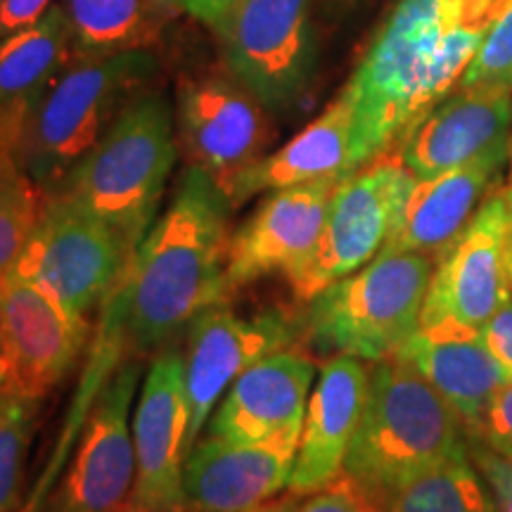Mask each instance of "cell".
Listing matches in <instances>:
<instances>
[{
    "label": "cell",
    "instance_id": "obj_1",
    "mask_svg": "<svg viewBox=\"0 0 512 512\" xmlns=\"http://www.w3.org/2000/svg\"><path fill=\"white\" fill-rule=\"evenodd\" d=\"M505 0H399L351 81L354 169L399 147L456 91Z\"/></svg>",
    "mask_w": 512,
    "mask_h": 512
},
{
    "label": "cell",
    "instance_id": "obj_2",
    "mask_svg": "<svg viewBox=\"0 0 512 512\" xmlns=\"http://www.w3.org/2000/svg\"><path fill=\"white\" fill-rule=\"evenodd\" d=\"M230 204L221 185L190 164L174 200L131 256L102 318L133 354L164 347L228 297Z\"/></svg>",
    "mask_w": 512,
    "mask_h": 512
},
{
    "label": "cell",
    "instance_id": "obj_3",
    "mask_svg": "<svg viewBox=\"0 0 512 512\" xmlns=\"http://www.w3.org/2000/svg\"><path fill=\"white\" fill-rule=\"evenodd\" d=\"M460 458H470V437L456 411L399 356L377 361L344 475L382 505L401 484Z\"/></svg>",
    "mask_w": 512,
    "mask_h": 512
},
{
    "label": "cell",
    "instance_id": "obj_4",
    "mask_svg": "<svg viewBox=\"0 0 512 512\" xmlns=\"http://www.w3.org/2000/svg\"><path fill=\"white\" fill-rule=\"evenodd\" d=\"M174 162L169 100L162 93L140 91L53 192H62L112 226L136 254L155 221Z\"/></svg>",
    "mask_w": 512,
    "mask_h": 512
},
{
    "label": "cell",
    "instance_id": "obj_5",
    "mask_svg": "<svg viewBox=\"0 0 512 512\" xmlns=\"http://www.w3.org/2000/svg\"><path fill=\"white\" fill-rule=\"evenodd\" d=\"M152 72L155 60L147 50L72 53L22 128L15 150L19 166L43 192L60 188Z\"/></svg>",
    "mask_w": 512,
    "mask_h": 512
},
{
    "label": "cell",
    "instance_id": "obj_6",
    "mask_svg": "<svg viewBox=\"0 0 512 512\" xmlns=\"http://www.w3.org/2000/svg\"><path fill=\"white\" fill-rule=\"evenodd\" d=\"M434 259L387 252L309 299L304 332L320 354L382 361L420 328Z\"/></svg>",
    "mask_w": 512,
    "mask_h": 512
},
{
    "label": "cell",
    "instance_id": "obj_7",
    "mask_svg": "<svg viewBox=\"0 0 512 512\" xmlns=\"http://www.w3.org/2000/svg\"><path fill=\"white\" fill-rule=\"evenodd\" d=\"M415 181L396 147L344 176L330 200L316 249L299 271L287 275L297 299L309 302L373 261L394 233Z\"/></svg>",
    "mask_w": 512,
    "mask_h": 512
},
{
    "label": "cell",
    "instance_id": "obj_8",
    "mask_svg": "<svg viewBox=\"0 0 512 512\" xmlns=\"http://www.w3.org/2000/svg\"><path fill=\"white\" fill-rule=\"evenodd\" d=\"M131 256L112 226L62 192H43L41 216L12 271L86 316L117 290Z\"/></svg>",
    "mask_w": 512,
    "mask_h": 512
},
{
    "label": "cell",
    "instance_id": "obj_9",
    "mask_svg": "<svg viewBox=\"0 0 512 512\" xmlns=\"http://www.w3.org/2000/svg\"><path fill=\"white\" fill-rule=\"evenodd\" d=\"M221 62L271 114L290 110L316 69L313 0H240L211 24Z\"/></svg>",
    "mask_w": 512,
    "mask_h": 512
},
{
    "label": "cell",
    "instance_id": "obj_10",
    "mask_svg": "<svg viewBox=\"0 0 512 512\" xmlns=\"http://www.w3.org/2000/svg\"><path fill=\"white\" fill-rule=\"evenodd\" d=\"M512 204L508 192L482 202L463 233L434 259V273L420 313V328L482 330L510 283Z\"/></svg>",
    "mask_w": 512,
    "mask_h": 512
},
{
    "label": "cell",
    "instance_id": "obj_11",
    "mask_svg": "<svg viewBox=\"0 0 512 512\" xmlns=\"http://www.w3.org/2000/svg\"><path fill=\"white\" fill-rule=\"evenodd\" d=\"M178 131L188 162L207 171L226 195L275 138L271 112L226 67L181 79Z\"/></svg>",
    "mask_w": 512,
    "mask_h": 512
},
{
    "label": "cell",
    "instance_id": "obj_12",
    "mask_svg": "<svg viewBox=\"0 0 512 512\" xmlns=\"http://www.w3.org/2000/svg\"><path fill=\"white\" fill-rule=\"evenodd\" d=\"M88 332L86 316L64 309L46 290L10 271L0 280V389L43 399L72 370Z\"/></svg>",
    "mask_w": 512,
    "mask_h": 512
},
{
    "label": "cell",
    "instance_id": "obj_13",
    "mask_svg": "<svg viewBox=\"0 0 512 512\" xmlns=\"http://www.w3.org/2000/svg\"><path fill=\"white\" fill-rule=\"evenodd\" d=\"M140 380L136 363H126L95 401L72 467L50 494L43 512H124L136 484V448L128 420Z\"/></svg>",
    "mask_w": 512,
    "mask_h": 512
},
{
    "label": "cell",
    "instance_id": "obj_14",
    "mask_svg": "<svg viewBox=\"0 0 512 512\" xmlns=\"http://www.w3.org/2000/svg\"><path fill=\"white\" fill-rule=\"evenodd\" d=\"M342 178L290 185L273 190L242 226L230 235L226 287L240 290L266 275L299 271L316 249L332 195Z\"/></svg>",
    "mask_w": 512,
    "mask_h": 512
},
{
    "label": "cell",
    "instance_id": "obj_15",
    "mask_svg": "<svg viewBox=\"0 0 512 512\" xmlns=\"http://www.w3.org/2000/svg\"><path fill=\"white\" fill-rule=\"evenodd\" d=\"M190 408L183 358L164 351L152 361L133 415L136 484L131 503L150 512H183Z\"/></svg>",
    "mask_w": 512,
    "mask_h": 512
},
{
    "label": "cell",
    "instance_id": "obj_16",
    "mask_svg": "<svg viewBox=\"0 0 512 512\" xmlns=\"http://www.w3.org/2000/svg\"><path fill=\"white\" fill-rule=\"evenodd\" d=\"M294 342V328L275 311L259 316H235L228 309L204 311L188 328V349L183 356L185 394H188L190 425L188 453L200 439L211 408L221 399L235 377Z\"/></svg>",
    "mask_w": 512,
    "mask_h": 512
},
{
    "label": "cell",
    "instance_id": "obj_17",
    "mask_svg": "<svg viewBox=\"0 0 512 512\" xmlns=\"http://www.w3.org/2000/svg\"><path fill=\"white\" fill-rule=\"evenodd\" d=\"M316 363L302 351H275L235 377L209 422L211 437L233 444L299 441Z\"/></svg>",
    "mask_w": 512,
    "mask_h": 512
},
{
    "label": "cell",
    "instance_id": "obj_18",
    "mask_svg": "<svg viewBox=\"0 0 512 512\" xmlns=\"http://www.w3.org/2000/svg\"><path fill=\"white\" fill-rule=\"evenodd\" d=\"M299 441L233 444L209 437L183 467V512H249L290 486Z\"/></svg>",
    "mask_w": 512,
    "mask_h": 512
},
{
    "label": "cell",
    "instance_id": "obj_19",
    "mask_svg": "<svg viewBox=\"0 0 512 512\" xmlns=\"http://www.w3.org/2000/svg\"><path fill=\"white\" fill-rule=\"evenodd\" d=\"M512 93L456 88L401 140L399 157L422 181L494 150H510Z\"/></svg>",
    "mask_w": 512,
    "mask_h": 512
},
{
    "label": "cell",
    "instance_id": "obj_20",
    "mask_svg": "<svg viewBox=\"0 0 512 512\" xmlns=\"http://www.w3.org/2000/svg\"><path fill=\"white\" fill-rule=\"evenodd\" d=\"M370 370L361 358L330 356L306 406L297 463L290 479L292 496H309L335 482L361 425L368 401Z\"/></svg>",
    "mask_w": 512,
    "mask_h": 512
},
{
    "label": "cell",
    "instance_id": "obj_21",
    "mask_svg": "<svg viewBox=\"0 0 512 512\" xmlns=\"http://www.w3.org/2000/svg\"><path fill=\"white\" fill-rule=\"evenodd\" d=\"M401 361L418 370L456 411L467 437L477 439L491 399L503 387L505 375L482 330L470 328H418L396 351Z\"/></svg>",
    "mask_w": 512,
    "mask_h": 512
},
{
    "label": "cell",
    "instance_id": "obj_22",
    "mask_svg": "<svg viewBox=\"0 0 512 512\" xmlns=\"http://www.w3.org/2000/svg\"><path fill=\"white\" fill-rule=\"evenodd\" d=\"M508 159L510 150H494L458 169L415 181L399 223L382 249L420 252L437 259L482 207L486 190Z\"/></svg>",
    "mask_w": 512,
    "mask_h": 512
},
{
    "label": "cell",
    "instance_id": "obj_23",
    "mask_svg": "<svg viewBox=\"0 0 512 512\" xmlns=\"http://www.w3.org/2000/svg\"><path fill=\"white\" fill-rule=\"evenodd\" d=\"M354 171V105L349 93L342 91L290 143L247 169L228 190V200L235 209L259 192L290 188L318 178H344Z\"/></svg>",
    "mask_w": 512,
    "mask_h": 512
},
{
    "label": "cell",
    "instance_id": "obj_24",
    "mask_svg": "<svg viewBox=\"0 0 512 512\" xmlns=\"http://www.w3.org/2000/svg\"><path fill=\"white\" fill-rule=\"evenodd\" d=\"M69 57L72 36L62 3L0 41V145L17 150L29 114Z\"/></svg>",
    "mask_w": 512,
    "mask_h": 512
},
{
    "label": "cell",
    "instance_id": "obj_25",
    "mask_svg": "<svg viewBox=\"0 0 512 512\" xmlns=\"http://www.w3.org/2000/svg\"><path fill=\"white\" fill-rule=\"evenodd\" d=\"M74 55L147 50L171 15L157 0H62Z\"/></svg>",
    "mask_w": 512,
    "mask_h": 512
},
{
    "label": "cell",
    "instance_id": "obj_26",
    "mask_svg": "<svg viewBox=\"0 0 512 512\" xmlns=\"http://www.w3.org/2000/svg\"><path fill=\"white\" fill-rule=\"evenodd\" d=\"M382 512H498V505L472 458H460L401 484Z\"/></svg>",
    "mask_w": 512,
    "mask_h": 512
},
{
    "label": "cell",
    "instance_id": "obj_27",
    "mask_svg": "<svg viewBox=\"0 0 512 512\" xmlns=\"http://www.w3.org/2000/svg\"><path fill=\"white\" fill-rule=\"evenodd\" d=\"M41 207L43 190L19 166L15 152L0 145V280L22 256Z\"/></svg>",
    "mask_w": 512,
    "mask_h": 512
},
{
    "label": "cell",
    "instance_id": "obj_28",
    "mask_svg": "<svg viewBox=\"0 0 512 512\" xmlns=\"http://www.w3.org/2000/svg\"><path fill=\"white\" fill-rule=\"evenodd\" d=\"M38 401L41 399L0 389V512H10L17 501Z\"/></svg>",
    "mask_w": 512,
    "mask_h": 512
},
{
    "label": "cell",
    "instance_id": "obj_29",
    "mask_svg": "<svg viewBox=\"0 0 512 512\" xmlns=\"http://www.w3.org/2000/svg\"><path fill=\"white\" fill-rule=\"evenodd\" d=\"M456 88L512 93V0L503 3L501 15L467 64Z\"/></svg>",
    "mask_w": 512,
    "mask_h": 512
},
{
    "label": "cell",
    "instance_id": "obj_30",
    "mask_svg": "<svg viewBox=\"0 0 512 512\" xmlns=\"http://www.w3.org/2000/svg\"><path fill=\"white\" fill-rule=\"evenodd\" d=\"M299 512H382V505L342 472L335 482L299 503Z\"/></svg>",
    "mask_w": 512,
    "mask_h": 512
},
{
    "label": "cell",
    "instance_id": "obj_31",
    "mask_svg": "<svg viewBox=\"0 0 512 512\" xmlns=\"http://www.w3.org/2000/svg\"><path fill=\"white\" fill-rule=\"evenodd\" d=\"M501 456L512 453V380L503 384L486 408L482 432L477 439Z\"/></svg>",
    "mask_w": 512,
    "mask_h": 512
},
{
    "label": "cell",
    "instance_id": "obj_32",
    "mask_svg": "<svg viewBox=\"0 0 512 512\" xmlns=\"http://www.w3.org/2000/svg\"><path fill=\"white\" fill-rule=\"evenodd\" d=\"M470 458L489 484L498 512H512V470L508 460L482 441H470Z\"/></svg>",
    "mask_w": 512,
    "mask_h": 512
},
{
    "label": "cell",
    "instance_id": "obj_33",
    "mask_svg": "<svg viewBox=\"0 0 512 512\" xmlns=\"http://www.w3.org/2000/svg\"><path fill=\"white\" fill-rule=\"evenodd\" d=\"M482 337L486 349L501 366L505 380H512V294H508L494 316L486 320Z\"/></svg>",
    "mask_w": 512,
    "mask_h": 512
},
{
    "label": "cell",
    "instance_id": "obj_34",
    "mask_svg": "<svg viewBox=\"0 0 512 512\" xmlns=\"http://www.w3.org/2000/svg\"><path fill=\"white\" fill-rule=\"evenodd\" d=\"M50 8V0H0V41L29 27Z\"/></svg>",
    "mask_w": 512,
    "mask_h": 512
},
{
    "label": "cell",
    "instance_id": "obj_35",
    "mask_svg": "<svg viewBox=\"0 0 512 512\" xmlns=\"http://www.w3.org/2000/svg\"><path fill=\"white\" fill-rule=\"evenodd\" d=\"M240 0H185V12H190L192 17L202 19L204 24H216L226 12L238 5Z\"/></svg>",
    "mask_w": 512,
    "mask_h": 512
},
{
    "label": "cell",
    "instance_id": "obj_36",
    "mask_svg": "<svg viewBox=\"0 0 512 512\" xmlns=\"http://www.w3.org/2000/svg\"><path fill=\"white\" fill-rule=\"evenodd\" d=\"M249 512H299V496H287L283 501H266L261 503L259 508Z\"/></svg>",
    "mask_w": 512,
    "mask_h": 512
},
{
    "label": "cell",
    "instance_id": "obj_37",
    "mask_svg": "<svg viewBox=\"0 0 512 512\" xmlns=\"http://www.w3.org/2000/svg\"><path fill=\"white\" fill-rule=\"evenodd\" d=\"M162 8L169 12V15H178V12H185V0H157Z\"/></svg>",
    "mask_w": 512,
    "mask_h": 512
},
{
    "label": "cell",
    "instance_id": "obj_38",
    "mask_svg": "<svg viewBox=\"0 0 512 512\" xmlns=\"http://www.w3.org/2000/svg\"><path fill=\"white\" fill-rule=\"evenodd\" d=\"M124 512H150V510L140 508V505H133L131 501H128V505H126V510H124Z\"/></svg>",
    "mask_w": 512,
    "mask_h": 512
},
{
    "label": "cell",
    "instance_id": "obj_39",
    "mask_svg": "<svg viewBox=\"0 0 512 512\" xmlns=\"http://www.w3.org/2000/svg\"><path fill=\"white\" fill-rule=\"evenodd\" d=\"M5 380V363H3V351H0V387H3Z\"/></svg>",
    "mask_w": 512,
    "mask_h": 512
},
{
    "label": "cell",
    "instance_id": "obj_40",
    "mask_svg": "<svg viewBox=\"0 0 512 512\" xmlns=\"http://www.w3.org/2000/svg\"><path fill=\"white\" fill-rule=\"evenodd\" d=\"M328 3H332V5H349V3H354V0H328Z\"/></svg>",
    "mask_w": 512,
    "mask_h": 512
},
{
    "label": "cell",
    "instance_id": "obj_41",
    "mask_svg": "<svg viewBox=\"0 0 512 512\" xmlns=\"http://www.w3.org/2000/svg\"><path fill=\"white\" fill-rule=\"evenodd\" d=\"M510 283H512V242H510Z\"/></svg>",
    "mask_w": 512,
    "mask_h": 512
},
{
    "label": "cell",
    "instance_id": "obj_42",
    "mask_svg": "<svg viewBox=\"0 0 512 512\" xmlns=\"http://www.w3.org/2000/svg\"><path fill=\"white\" fill-rule=\"evenodd\" d=\"M505 460H508V465H510V470H512V453H508V456H503Z\"/></svg>",
    "mask_w": 512,
    "mask_h": 512
},
{
    "label": "cell",
    "instance_id": "obj_43",
    "mask_svg": "<svg viewBox=\"0 0 512 512\" xmlns=\"http://www.w3.org/2000/svg\"><path fill=\"white\" fill-rule=\"evenodd\" d=\"M510 164H512V131H510Z\"/></svg>",
    "mask_w": 512,
    "mask_h": 512
}]
</instances>
